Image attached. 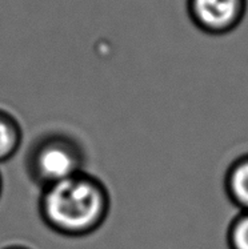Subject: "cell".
Listing matches in <instances>:
<instances>
[{
  "label": "cell",
  "instance_id": "cell-5",
  "mask_svg": "<svg viewBox=\"0 0 248 249\" xmlns=\"http://www.w3.org/2000/svg\"><path fill=\"white\" fill-rule=\"evenodd\" d=\"M23 142V128L11 112L0 108V164L19 152Z\"/></svg>",
  "mask_w": 248,
  "mask_h": 249
},
{
  "label": "cell",
  "instance_id": "cell-1",
  "mask_svg": "<svg viewBox=\"0 0 248 249\" xmlns=\"http://www.w3.org/2000/svg\"><path fill=\"white\" fill-rule=\"evenodd\" d=\"M39 214L52 232L79 239L103 227L111 211V195L100 178L87 171L41 188Z\"/></svg>",
  "mask_w": 248,
  "mask_h": 249
},
{
  "label": "cell",
  "instance_id": "cell-4",
  "mask_svg": "<svg viewBox=\"0 0 248 249\" xmlns=\"http://www.w3.org/2000/svg\"><path fill=\"white\" fill-rule=\"evenodd\" d=\"M224 191L239 212H248V153L240 155L228 165Z\"/></svg>",
  "mask_w": 248,
  "mask_h": 249
},
{
  "label": "cell",
  "instance_id": "cell-8",
  "mask_svg": "<svg viewBox=\"0 0 248 249\" xmlns=\"http://www.w3.org/2000/svg\"><path fill=\"white\" fill-rule=\"evenodd\" d=\"M3 194V178H1V173H0V197Z\"/></svg>",
  "mask_w": 248,
  "mask_h": 249
},
{
  "label": "cell",
  "instance_id": "cell-7",
  "mask_svg": "<svg viewBox=\"0 0 248 249\" xmlns=\"http://www.w3.org/2000/svg\"><path fill=\"white\" fill-rule=\"evenodd\" d=\"M1 249H32L30 247H27V245H21V244H12V245H7L4 248Z\"/></svg>",
  "mask_w": 248,
  "mask_h": 249
},
{
  "label": "cell",
  "instance_id": "cell-3",
  "mask_svg": "<svg viewBox=\"0 0 248 249\" xmlns=\"http://www.w3.org/2000/svg\"><path fill=\"white\" fill-rule=\"evenodd\" d=\"M188 18L204 34L227 35L246 18L248 0H186Z\"/></svg>",
  "mask_w": 248,
  "mask_h": 249
},
{
  "label": "cell",
  "instance_id": "cell-6",
  "mask_svg": "<svg viewBox=\"0 0 248 249\" xmlns=\"http://www.w3.org/2000/svg\"><path fill=\"white\" fill-rule=\"evenodd\" d=\"M228 249H248V212H239L228 225Z\"/></svg>",
  "mask_w": 248,
  "mask_h": 249
},
{
  "label": "cell",
  "instance_id": "cell-2",
  "mask_svg": "<svg viewBox=\"0 0 248 249\" xmlns=\"http://www.w3.org/2000/svg\"><path fill=\"white\" fill-rule=\"evenodd\" d=\"M86 161L79 139L64 131H48L31 142L24 165L31 181L44 188L86 171Z\"/></svg>",
  "mask_w": 248,
  "mask_h": 249
}]
</instances>
